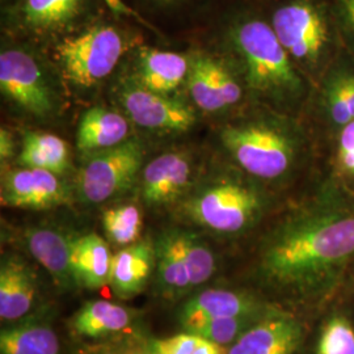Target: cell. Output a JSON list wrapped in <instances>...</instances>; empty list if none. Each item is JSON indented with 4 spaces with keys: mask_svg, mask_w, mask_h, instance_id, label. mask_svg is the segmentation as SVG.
<instances>
[{
    "mask_svg": "<svg viewBox=\"0 0 354 354\" xmlns=\"http://www.w3.org/2000/svg\"><path fill=\"white\" fill-rule=\"evenodd\" d=\"M354 259V214L307 215L268 241L261 272L274 288L307 299L323 298Z\"/></svg>",
    "mask_w": 354,
    "mask_h": 354,
    "instance_id": "obj_1",
    "label": "cell"
},
{
    "mask_svg": "<svg viewBox=\"0 0 354 354\" xmlns=\"http://www.w3.org/2000/svg\"><path fill=\"white\" fill-rule=\"evenodd\" d=\"M232 39L253 89L281 93L299 87V77L291 66L289 53L272 26L261 20L244 21L234 30Z\"/></svg>",
    "mask_w": 354,
    "mask_h": 354,
    "instance_id": "obj_2",
    "label": "cell"
},
{
    "mask_svg": "<svg viewBox=\"0 0 354 354\" xmlns=\"http://www.w3.org/2000/svg\"><path fill=\"white\" fill-rule=\"evenodd\" d=\"M67 80L92 87L114 70L125 51L122 35L112 26H95L66 37L55 48Z\"/></svg>",
    "mask_w": 354,
    "mask_h": 354,
    "instance_id": "obj_3",
    "label": "cell"
},
{
    "mask_svg": "<svg viewBox=\"0 0 354 354\" xmlns=\"http://www.w3.org/2000/svg\"><path fill=\"white\" fill-rule=\"evenodd\" d=\"M222 142L245 172L266 180L282 176L294 156L290 140L266 125L226 127Z\"/></svg>",
    "mask_w": 354,
    "mask_h": 354,
    "instance_id": "obj_4",
    "label": "cell"
},
{
    "mask_svg": "<svg viewBox=\"0 0 354 354\" xmlns=\"http://www.w3.org/2000/svg\"><path fill=\"white\" fill-rule=\"evenodd\" d=\"M142 160L143 149L137 140H125L95 153L77 177L82 198L86 203H102L124 193L136 181Z\"/></svg>",
    "mask_w": 354,
    "mask_h": 354,
    "instance_id": "obj_5",
    "label": "cell"
},
{
    "mask_svg": "<svg viewBox=\"0 0 354 354\" xmlns=\"http://www.w3.org/2000/svg\"><path fill=\"white\" fill-rule=\"evenodd\" d=\"M259 196L241 184L222 183L203 190L189 205L197 223L221 234H235L248 227L259 214Z\"/></svg>",
    "mask_w": 354,
    "mask_h": 354,
    "instance_id": "obj_6",
    "label": "cell"
},
{
    "mask_svg": "<svg viewBox=\"0 0 354 354\" xmlns=\"http://www.w3.org/2000/svg\"><path fill=\"white\" fill-rule=\"evenodd\" d=\"M272 28L282 46L294 58L315 62L327 44V26L317 7L298 0L279 8Z\"/></svg>",
    "mask_w": 354,
    "mask_h": 354,
    "instance_id": "obj_7",
    "label": "cell"
},
{
    "mask_svg": "<svg viewBox=\"0 0 354 354\" xmlns=\"http://www.w3.org/2000/svg\"><path fill=\"white\" fill-rule=\"evenodd\" d=\"M0 88L4 96L26 112L45 115L53 109L51 92L35 58L26 51L0 54Z\"/></svg>",
    "mask_w": 354,
    "mask_h": 354,
    "instance_id": "obj_8",
    "label": "cell"
},
{
    "mask_svg": "<svg viewBox=\"0 0 354 354\" xmlns=\"http://www.w3.org/2000/svg\"><path fill=\"white\" fill-rule=\"evenodd\" d=\"M304 340L302 322L273 308L234 342L227 354H297Z\"/></svg>",
    "mask_w": 354,
    "mask_h": 354,
    "instance_id": "obj_9",
    "label": "cell"
},
{
    "mask_svg": "<svg viewBox=\"0 0 354 354\" xmlns=\"http://www.w3.org/2000/svg\"><path fill=\"white\" fill-rule=\"evenodd\" d=\"M0 198L3 206L44 210L66 203L67 194L55 174L23 167L3 175Z\"/></svg>",
    "mask_w": 354,
    "mask_h": 354,
    "instance_id": "obj_10",
    "label": "cell"
},
{
    "mask_svg": "<svg viewBox=\"0 0 354 354\" xmlns=\"http://www.w3.org/2000/svg\"><path fill=\"white\" fill-rule=\"evenodd\" d=\"M121 99L131 121L146 129L185 131L196 122L188 105L145 87L127 88Z\"/></svg>",
    "mask_w": 354,
    "mask_h": 354,
    "instance_id": "obj_11",
    "label": "cell"
},
{
    "mask_svg": "<svg viewBox=\"0 0 354 354\" xmlns=\"http://www.w3.org/2000/svg\"><path fill=\"white\" fill-rule=\"evenodd\" d=\"M272 307L244 291L209 289L190 298L183 307L180 322L184 329L222 317L263 315Z\"/></svg>",
    "mask_w": 354,
    "mask_h": 354,
    "instance_id": "obj_12",
    "label": "cell"
},
{
    "mask_svg": "<svg viewBox=\"0 0 354 354\" xmlns=\"http://www.w3.org/2000/svg\"><path fill=\"white\" fill-rule=\"evenodd\" d=\"M192 168L185 155L167 152L143 168L142 196L150 205L172 203L189 185Z\"/></svg>",
    "mask_w": 354,
    "mask_h": 354,
    "instance_id": "obj_13",
    "label": "cell"
},
{
    "mask_svg": "<svg viewBox=\"0 0 354 354\" xmlns=\"http://www.w3.org/2000/svg\"><path fill=\"white\" fill-rule=\"evenodd\" d=\"M37 294L36 274L17 256H7L0 266V319L15 322L26 317Z\"/></svg>",
    "mask_w": 354,
    "mask_h": 354,
    "instance_id": "obj_14",
    "label": "cell"
},
{
    "mask_svg": "<svg viewBox=\"0 0 354 354\" xmlns=\"http://www.w3.org/2000/svg\"><path fill=\"white\" fill-rule=\"evenodd\" d=\"M155 248L149 241L127 245L113 254L109 285L120 299H131L146 288L155 263Z\"/></svg>",
    "mask_w": 354,
    "mask_h": 354,
    "instance_id": "obj_15",
    "label": "cell"
},
{
    "mask_svg": "<svg viewBox=\"0 0 354 354\" xmlns=\"http://www.w3.org/2000/svg\"><path fill=\"white\" fill-rule=\"evenodd\" d=\"M71 241L53 228H32L26 234L29 253L48 270L55 285L64 290L76 285L71 269Z\"/></svg>",
    "mask_w": 354,
    "mask_h": 354,
    "instance_id": "obj_16",
    "label": "cell"
},
{
    "mask_svg": "<svg viewBox=\"0 0 354 354\" xmlns=\"http://www.w3.org/2000/svg\"><path fill=\"white\" fill-rule=\"evenodd\" d=\"M113 254L106 241L96 234L71 241V269L76 285L87 289H100L111 279Z\"/></svg>",
    "mask_w": 354,
    "mask_h": 354,
    "instance_id": "obj_17",
    "label": "cell"
},
{
    "mask_svg": "<svg viewBox=\"0 0 354 354\" xmlns=\"http://www.w3.org/2000/svg\"><path fill=\"white\" fill-rule=\"evenodd\" d=\"M129 124L122 114L105 106H93L83 114L76 136L82 151L106 150L125 142Z\"/></svg>",
    "mask_w": 354,
    "mask_h": 354,
    "instance_id": "obj_18",
    "label": "cell"
},
{
    "mask_svg": "<svg viewBox=\"0 0 354 354\" xmlns=\"http://www.w3.org/2000/svg\"><path fill=\"white\" fill-rule=\"evenodd\" d=\"M86 0H20L17 11L23 26L36 33H57L83 13Z\"/></svg>",
    "mask_w": 354,
    "mask_h": 354,
    "instance_id": "obj_19",
    "label": "cell"
},
{
    "mask_svg": "<svg viewBox=\"0 0 354 354\" xmlns=\"http://www.w3.org/2000/svg\"><path fill=\"white\" fill-rule=\"evenodd\" d=\"M131 326V313L121 304L91 301L73 319L76 335L87 339H105L125 332Z\"/></svg>",
    "mask_w": 354,
    "mask_h": 354,
    "instance_id": "obj_20",
    "label": "cell"
},
{
    "mask_svg": "<svg viewBox=\"0 0 354 354\" xmlns=\"http://www.w3.org/2000/svg\"><path fill=\"white\" fill-rule=\"evenodd\" d=\"M189 71V59L178 53L145 49L140 53V80L145 88L167 93L177 88Z\"/></svg>",
    "mask_w": 354,
    "mask_h": 354,
    "instance_id": "obj_21",
    "label": "cell"
},
{
    "mask_svg": "<svg viewBox=\"0 0 354 354\" xmlns=\"http://www.w3.org/2000/svg\"><path fill=\"white\" fill-rule=\"evenodd\" d=\"M155 260L159 283L168 295L176 297L192 289L178 230L168 231L159 238L155 247Z\"/></svg>",
    "mask_w": 354,
    "mask_h": 354,
    "instance_id": "obj_22",
    "label": "cell"
},
{
    "mask_svg": "<svg viewBox=\"0 0 354 354\" xmlns=\"http://www.w3.org/2000/svg\"><path fill=\"white\" fill-rule=\"evenodd\" d=\"M219 66L218 61L203 54L189 58L187 82L190 97L200 109L209 113L226 108L219 83Z\"/></svg>",
    "mask_w": 354,
    "mask_h": 354,
    "instance_id": "obj_23",
    "label": "cell"
},
{
    "mask_svg": "<svg viewBox=\"0 0 354 354\" xmlns=\"http://www.w3.org/2000/svg\"><path fill=\"white\" fill-rule=\"evenodd\" d=\"M61 342L48 324L24 323L3 329L0 354H59Z\"/></svg>",
    "mask_w": 354,
    "mask_h": 354,
    "instance_id": "obj_24",
    "label": "cell"
},
{
    "mask_svg": "<svg viewBox=\"0 0 354 354\" xmlns=\"http://www.w3.org/2000/svg\"><path fill=\"white\" fill-rule=\"evenodd\" d=\"M19 162L26 168L62 174L68 167V149L64 140L57 136L26 133Z\"/></svg>",
    "mask_w": 354,
    "mask_h": 354,
    "instance_id": "obj_25",
    "label": "cell"
},
{
    "mask_svg": "<svg viewBox=\"0 0 354 354\" xmlns=\"http://www.w3.org/2000/svg\"><path fill=\"white\" fill-rule=\"evenodd\" d=\"M266 314L214 319V320L205 322L200 326H196L193 328L185 329V330L193 333V335H197L205 340L215 342L225 348H230L234 342H238L254 323H257Z\"/></svg>",
    "mask_w": 354,
    "mask_h": 354,
    "instance_id": "obj_26",
    "label": "cell"
},
{
    "mask_svg": "<svg viewBox=\"0 0 354 354\" xmlns=\"http://www.w3.org/2000/svg\"><path fill=\"white\" fill-rule=\"evenodd\" d=\"M142 223V213L134 205L117 206L102 215V227L108 239L118 245H130L138 241Z\"/></svg>",
    "mask_w": 354,
    "mask_h": 354,
    "instance_id": "obj_27",
    "label": "cell"
},
{
    "mask_svg": "<svg viewBox=\"0 0 354 354\" xmlns=\"http://www.w3.org/2000/svg\"><path fill=\"white\" fill-rule=\"evenodd\" d=\"M178 238L189 272L192 289L212 279L216 270L214 253L197 235L178 230Z\"/></svg>",
    "mask_w": 354,
    "mask_h": 354,
    "instance_id": "obj_28",
    "label": "cell"
},
{
    "mask_svg": "<svg viewBox=\"0 0 354 354\" xmlns=\"http://www.w3.org/2000/svg\"><path fill=\"white\" fill-rule=\"evenodd\" d=\"M76 354H162L156 340L140 333H120L105 337L102 342L87 344L79 348Z\"/></svg>",
    "mask_w": 354,
    "mask_h": 354,
    "instance_id": "obj_29",
    "label": "cell"
},
{
    "mask_svg": "<svg viewBox=\"0 0 354 354\" xmlns=\"http://www.w3.org/2000/svg\"><path fill=\"white\" fill-rule=\"evenodd\" d=\"M315 354H354V327L348 317H329L319 333Z\"/></svg>",
    "mask_w": 354,
    "mask_h": 354,
    "instance_id": "obj_30",
    "label": "cell"
},
{
    "mask_svg": "<svg viewBox=\"0 0 354 354\" xmlns=\"http://www.w3.org/2000/svg\"><path fill=\"white\" fill-rule=\"evenodd\" d=\"M327 108L337 125L354 121V75H342L332 82L327 91Z\"/></svg>",
    "mask_w": 354,
    "mask_h": 354,
    "instance_id": "obj_31",
    "label": "cell"
},
{
    "mask_svg": "<svg viewBox=\"0 0 354 354\" xmlns=\"http://www.w3.org/2000/svg\"><path fill=\"white\" fill-rule=\"evenodd\" d=\"M200 340V336L185 330L165 340H156V346L162 354H193Z\"/></svg>",
    "mask_w": 354,
    "mask_h": 354,
    "instance_id": "obj_32",
    "label": "cell"
},
{
    "mask_svg": "<svg viewBox=\"0 0 354 354\" xmlns=\"http://www.w3.org/2000/svg\"><path fill=\"white\" fill-rule=\"evenodd\" d=\"M337 163L344 174L354 176V121L342 129L339 138Z\"/></svg>",
    "mask_w": 354,
    "mask_h": 354,
    "instance_id": "obj_33",
    "label": "cell"
},
{
    "mask_svg": "<svg viewBox=\"0 0 354 354\" xmlns=\"http://www.w3.org/2000/svg\"><path fill=\"white\" fill-rule=\"evenodd\" d=\"M15 152V142L8 130L1 129L0 131V158L1 162L10 159Z\"/></svg>",
    "mask_w": 354,
    "mask_h": 354,
    "instance_id": "obj_34",
    "label": "cell"
},
{
    "mask_svg": "<svg viewBox=\"0 0 354 354\" xmlns=\"http://www.w3.org/2000/svg\"><path fill=\"white\" fill-rule=\"evenodd\" d=\"M227 349L222 345H218L215 342H209V340H205L201 337V340L198 342L196 351L193 352V354H227Z\"/></svg>",
    "mask_w": 354,
    "mask_h": 354,
    "instance_id": "obj_35",
    "label": "cell"
},
{
    "mask_svg": "<svg viewBox=\"0 0 354 354\" xmlns=\"http://www.w3.org/2000/svg\"><path fill=\"white\" fill-rule=\"evenodd\" d=\"M105 3L113 10L114 12L121 13V15H129L133 16L136 19H138L142 23H145V20L140 17L138 13L136 12L134 10H131L130 7H127V4L122 0H105Z\"/></svg>",
    "mask_w": 354,
    "mask_h": 354,
    "instance_id": "obj_36",
    "label": "cell"
},
{
    "mask_svg": "<svg viewBox=\"0 0 354 354\" xmlns=\"http://www.w3.org/2000/svg\"><path fill=\"white\" fill-rule=\"evenodd\" d=\"M342 8L346 20L354 28V0H342Z\"/></svg>",
    "mask_w": 354,
    "mask_h": 354,
    "instance_id": "obj_37",
    "label": "cell"
}]
</instances>
